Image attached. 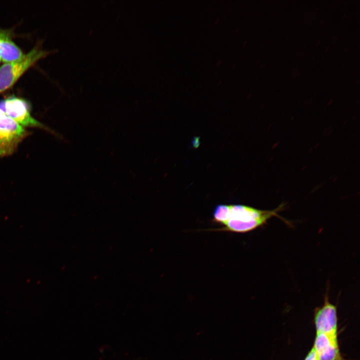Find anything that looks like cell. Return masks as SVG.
Masks as SVG:
<instances>
[{
	"label": "cell",
	"instance_id": "6da1fadb",
	"mask_svg": "<svg viewBox=\"0 0 360 360\" xmlns=\"http://www.w3.org/2000/svg\"><path fill=\"white\" fill-rule=\"evenodd\" d=\"M282 204L272 210H262L243 204H219L213 212L212 220L222 226L216 230L235 233H246L266 224L274 216L282 219L286 224L288 222L280 216L278 212L283 210Z\"/></svg>",
	"mask_w": 360,
	"mask_h": 360
},
{
	"label": "cell",
	"instance_id": "7a4b0ae2",
	"mask_svg": "<svg viewBox=\"0 0 360 360\" xmlns=\"http://www.w3.org/2000/svg\"><path fill=\"white\" fill-rule=\"evenodd\" d=\"M48 54V52L35 46L20 59L2 65L0 66V92L10 88L27 70Z\"/></svg>",
	"mask_w": 360,
	"mask_h": 360
},
{
	"label": "cell",
	"instance_id": "3957f363",
	"mask_svg": "<svg viewBox=\"0 0 360 360\" xmlns=\"http://www.w3.org/2000/svg\"><path fill=\"white\" fill-rule=\"evenodd\" d=\"M28 134L24 128L0 109V156L12 154Z\"/></svg>",
	"mask_w": 360,
	"mask_h": 360
},
{
	"label": "cell",
	"instance_id": "277c9868",
	"mask_svg": "<svg viewBox=\"0 0 360 360\" xmlns=\"http://www.w3.org/2000/svg\"><path fill=\"white\" fill-rule=\"evenodd\" d=\"M0 109L22 127H46L31 115L28 104L24 100L10 96L0 100Z\"/></svg>",
	"mask_w": 360,
	"mask_h": 360
},
{
	"label": "cell",
	"instance_id": "5b68a950",
	"mask_svg": "<svg viewBox=\"0 0 360 360\" xmlns=\"http://www.w3.org/2000/svg\"><path fill=\"white\" fill-rule=\"evenodd\" d=\"M316 334H324L337 337V314L336 306L326 296L324 304L316 309L314 314Z\"/></svg>",
	"mask_w": 360,
	"mask_h": 360
},
{
	"label": "cell",
	"instance_id": "8992f818",
	"mask_svg": "<svg viewBox=\"0 0 360 360\" xmlns=\"http://www.w3.org/2000/svg\"><path fill=\"white\" fill-rule=\"evenodd\" d=\"M313 348L319 360H342L337 337L316 334Z\"/></svg>",
	"mask_w": 360,
	"mask_h": 360
},
{
	"label": "cell",
	"instance_id": "52a82bcc",
	"mask_svg": "<svg viewBox=\"0 0 360 360\" xmlns=\"http://www.w3.org/2000/svg\"><path fill=\"white\" fill-rule=\"evenodd\" d=\"M24 54L12 40L8 32L0 30V58L5 62H11L21 58Z\"/></svg>",
	"mask_w": 360,
	"mask_h": 360
},
{
	"label": "cell",
	"instance_id": "ba28073f",
	"mask_svg": "<svg viewBox=\"0 0 360 360\" xmlns=\"http://www.w3.org/2000/svg\"><path fill=\"white\" fill-rule=\"evenodd\" d=\"M304 360H319L313 347L310 350Z\"/></svg>",
	"mask_w": 360,
	"mask_h": 360
},
{
	"label": "cell",
	"instance_id": "9c48e42d",
	"mask_svg": "<svg viewBox=\"0 0 360 360\" xmlns=\"http://www.w3.org/2000/svg\"><path fill=\"white\" fill-rule=\"evenodd\" d=\"M0 61H1V58H0Z\"/></svg>",
	"mask_w": 360,
	"mask_h": 360
}]
</instances>
